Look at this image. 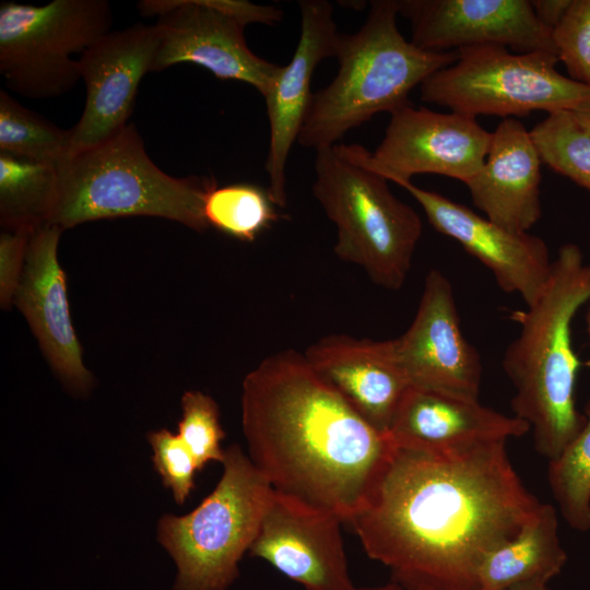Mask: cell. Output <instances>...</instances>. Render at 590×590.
<instances>
[{
	"instance_id": "obj_1",
	"label": "cell",
	"mask_w": 590,
	"mask_h": 590,
	"mask_svg": "<svg viewBox=\"0 0 590 590\" xmlns=\"http://www.w3.org/2000/svg\"><path fill=\"white\" fill-rule=\"evenodd\" d=\"M391 442V441H390ZM507 440L446 450L392 445L350 521L365 553L408 590H476L485 558L541 507Z\"/></svg>"
},
{
	"instance_id": "obj_2",
	"label": "cell",
	"mask_w": 590,
	"mask_h": 590,
	"mask_svg": "<svg viewBox=\"0 0 590 590\" xmlns=\"http://www.w3.org/2000/svg\"><path fill=\"white\" fill-rule=\"evenodd\" d=\"M248 457L276 492L350 523L391 447L293 350L266 357L241 386Z\"/></svg>"
},
{
	"instance_id": "obj_3",
	"label": "cell",
	"mask_w": 590,
	"mask_h": 590,
	"mask_svg": "<svg viewBox=\"0 0 590 590\" xmlns=\"http://www.w3.org/2000/svg\"><path fill=\"white\" fill-rule=\"evenodd\" d=\"M590 300V264L578 245H563L541 296L514 310L520 331L507 346L502 366L515 394L514 415L532 429L536 452L555 459L586 423L575 402L580 361L573 349L571 322Z\"/></svg>"
},
{
	"instance_id": "obj_4",
	"label": "cell",
	"mask_w": 590,
	"mask_h": 590,
	"mask_svg": "<svg viewBox=\"0 0 590 590\" xmlns=\"http://www.w3.org/2000/svg\"><path fill=\"white\" fill-rule=\"evenodd\" d=\"M398 14L396 0L373 1L364 25L340 34L338 73L312 95L297 139L302 146H331L376 114L408 105L415 86L458 59L457 50H425L405 39Z\"/></svg>"
},
{
	"instance_id": "obj_5",
	"label": "cell",
	"mask_w": 590,
	"mask_h": 590,
	"mask_svg": "<svg viewBox=\"0 0 590 590\" xmlns=\"http://www.w3.org/2000/svg\"><path fill=\"white\" fill-rule=\"evenodd\" d=\"M58 197L49 224L63 231L90 221L155 216L197 232L209 225L203 204L213 178L173 177L149 157L132 123L58 166Z\"/></svg>"
},
{
	"instance_id": "obj_6",
	"label": "cell",
	"mask_w": 590,
	"mask_h": 590,
	"mask_svg": "<svg viewBox=\"0 0 590 590\" xmlns=\"http://www.w3.org/2000/svg\"><path fill=\"white\" fill-rule=\"evenodd\" d=\"M366 151L342 143L317 150L312 193L337 227L335 255L396 291L411 270L422 221L368 166Z\"/></svg>"
},
{
	"instance_id": "obj_7",
	"label": "cell",
	"mask_w": 590,
	"mask_h": 590,
	"mask_svg": "<svg viewBox=\"0 0 590 590\" xmlns=\"http://www.w3.org/2000/svg\"><path fill=\"white\" fill-rule=\"evenodd\" d=\"M221 463L217 485L199 506L158 521V542L176 565L173 590L229 588L259 532L274 489L236 444Z\"/></svg>"
},
{
	"instance_id": "obj_8",
	"label": "cell",
	"mask_w": 590,
	"mask_h": 590,
	"mask_svg": "<svg viewBox=\"0 0 590 590\" xmlns=\"http://www.w3.org/2000/svg\"><path fill=\"white\" fill-rule=\"evenodd\" d=\"M458 59L428 76L420 86L424 102L476 118L494 115L524 117L571 110L590 101V85L560 74L557 55L512 54L503 46L457 50Z\"/></svg>"
},
{
	"instance_id": "obj_9",
	"label": "cell",
	"mask_w": 590,
	"mask_h": 590,
	"mask_svg": "<svg viewBox=\"0 0 590 590\" xmlns=\"http://www.w3.org/2000/svg\"><path fill=\"white\" fill-rule=\"evenodd\" d=\"M105 0H54L44 5H0V73L5 85L32 99L71 91L82 79L78 59L110 32Z\"/></svg>"
},
{
	"instance_id": "obj_10",
	"label": "cell",
	"mask_w": 590,
	"mask_h": 590,
	"mask_svg": "<svg viewBox=\"0 0 590 590\" xmlns=\"http://www.w3.org/2000/svg\"><path fill=\"white\" fill-rule=\"evenodd\" d=\"M138 8L143 15L158 16L152 71L191 62L219 79L245 82L264 97L282 69L249 49L245 25L229 14L227 0H144Z\"/></svg>"
},
{
	"instance_id": "obj_11",
	"label": "cell",
	"mask_w": 590,
	"mask_h": 590,
	"mask_svg": "<svg viewBox=\"0 0 590 590\" xmlns=\"http://www.w3.org/2000/svg\"><path fill=\"white\" fill-rule=\"evenodd\" d=\"M492 142L474 117L404 105L390 114L370 168L399 186L414 175L437 174L468 182L482 167Z\"/></svg>"
},
{
	"instance_id": "obj_12",
	"label": "cell",
	"mask_w": 590,
	"mask_h": 590,
	"mask_svg": "<svg viewBox=\"0 0 590 590\" xmlns=\"http://www.w3.org/2000/svg\"><path fill=\"white\" fill-rule=\"evenodd\" d=\"M390 342L411 387L479 400L481 357L461 331L452 285L439 270H429L412 323Z\"/></svg>"
},
{
	"instance_id": "obj_13",
	"label": "cell",
	"mask_w": 590,
	"mask_h": 590,
	"mask_svg": "<svg viewBox=\"0 0 590 590\" xmlns=\"http://www.w3.org/2000/svg\"><path fill=\"white\" fill-rule=\"evenodd\" d=\"M158 45L156 25L137 24L108 32L80 55L86 101L71 128L70 155L108 140L128 125L139 84L152 71Z\"/></svg>"
},
{
	"instance_id": "obj_14",
	"label": "cell",
	"mask_w": 590,
	"mask_h": 590,
	"mask_svg": "<svg viewBox=\"0 0 590 590\" xmlns=\"http://www.w3.org/2000/svg\"><path fill=\"white\" fill-rule=\"evenodd\" d=\"M334 514L273 491L248 554L307 590H355Z\"/></svg>"
},
{
	"instance_id": "obj_15",
	"label": "cell",
	"mask_w": 590,
	"mask_h": 590,
	"mask_svg": "<svg viewBox=\"0 0 590 590\" xmlns=\"http://www.w3.org/2000/svg\"><path fill=\"white\" fill-rule=\"evenodd\" d=\"M409 19L411 42L432 51L503 46L519 52L557 55L552 31L529 0H396Z\"/></svg>"
},
{
	"instance_id": "obj_16",
	"label": "cell",
	"mask_w": 590,
	"mask_h": 590,
	"mask_svg": "<svg viewBox=\"0 0 590 590\" xmlns=\"http://www.w3.org/2000/svg\"><path fill=\"white\" fill-rule=\"evenodd\" d=\"M401 187L422 206L430 225L482 262L504 292L519 294L527 306L538 300L553 262L542 238L510 232L467 205L420 188L412 181Z\"/></svg>"
},
{
	"instance_id": "obj_17",
	"label": "cell",
	"mask_w": 590,
	"mask_h": 590,
	"mask_svg": "<svg viewBox=\"0 0 590 590\" xmlns=\"http://www.w3.org/2000/svg\"><path fill=\"white\" fill-rule=\"evenodd\" d=\"M63 229L46 224L31 234L13 304L27 320L52 370L75 392L93 384L71 322L67 276L58 260Z\"/></svg>"
},
{
	"instance_id": "obj_18",
	"label": "cell",
	"mask_w": 590,
	"mask_h": 590,
	"mask_svg": "<svg viewBox=\"0 0 590 590\" xmlns=\"http://www.w3.org/2000/svg\"><path fill=\"white\" fill-rule=\"evenodd\" d=\"M300 35L291 61L276 76L263 97L270 126L266 170L269 192L276 206L286 205V164L298 139L312 95L311 78L316 67L334 57L340 34L331 3L324 0L299 1Z\"/></svg>"
},
{
	"instance_id": "obj_19",
	"label": "cell",
	"mask_w": 590,
	"mask_h": 590,
	"mask_svg": "<svg viewBox=\"0 0 590 590\" xmlns=\"http://www.w3.org/2000/svg\"><path fill=\"white\" fill-rule=\"evenodd\" d=\"M305 358L367 423L387 434L411 387L390 340L332 334L307 347Z\"/></svg>"
},
{
	"instance_id": "obj_20",
	"label": "cell",
	"mask_w": 590,
	"mask_h": 590,
	"mask_svg": "<svg viewBox=\"0 0 590 590\" xmlns=\"http://www.w3.org/2000/svg\"><path fill=\"white\" fill-rule=\"evenodd\" d=\"M542 160L530 131L516 118L503 119L480 170L465 182L486 219L515 233H528L542 215Z\"/></svg>"
},
{
	"instance_id": "obj_21",
	"label": "cell",
	"mask_w": 590,
	"mask_h": 590,
	"mask_svg": "<svg viewBox=\"0 0 590 590\" xmlns=\"http://www.w3.org/2000/svg\"><path fill=\"white\" fill-rule=\"evenodd\" d=\"M529 430L527 422L479 400L410 387L387 436L398 447L446 450L521 437Z\"/></svg>"
},
{
	"instance_id": "obj_22",
	"label": "cell",
	"mask_w": 590,
	"mask_h": 590,
	"mask_svg": "<svg viewBox=\"0 0 590 590\" xmlns=\"http://www.w3.org/2000/svg\"><path fill=\"white\" fill-rule=\"evenodd\" d=\"M566 562L567 553L558 534L557 510L543 503L533 521L485 558L476 590H507L528 581L548 583Z\"/></svg>"
},
{
	"instance_id": "obj_23",
	"label": "cell",
	"mask_w": 590,
	"mask_h": 590,
	"mask_svg": "<svg viewBox=\"0 0 590 590\" xmlns=\"http://www.w3.org/2000/svg\"><path fill=\"white\" fill-rule=\"evenodd\" d=\"M56 165L0 151V224L32 234L49 224L58 197Z\"/></svg>"
},
{
	"instance_id": "obj_24",
	"label": "cell",
	"mask_w": 590,
	"mask_h": 590,
	"mask_svg": "<svg viewBox=\"0 0 590 590\" xmlns=\"http://www.w3.org/2000/svg\"><path fill=\"white\" fill-rule=\"evenodd\" d=\"M71 129L64 130L0 91V151L58 166L70 155Z\"/></svg>"
},
{
	"instance_id": "obj_25",
	"label": "cell",
	"mask_w": 590,
	"mask_h": 590,
	"mask_svg": "<svg viewBox=\"0 0 590 590\" xmlns=\"http://www.w3.org/2000/svg\"><path fill=\"white\" fill-rule=\"evenodd\" d=\"M583 414L582 429L547 468L548 486L563 519L580 532L590 530V396Z\"/></svg>"
},
{
	"instance_id": "obj_26",
	"label": "cell",
	"mask_w": 590,
	"mask_h": 590,
	"mask_svg": "<svg viewBox=\"0 0 590 590\" xmlns=\"http://www.w3.org/2000/svg\"><path fill=\"white\" fill-rule=\"evenodd\" d=\"M268 189L252 184L219 187L204 198L203 213L209 226L243 241L255 240L279 217Z\"/></svg>"
},
{
	"instance_id": "obj_27",
	"label": "cell",
	"mask_w": 590,
	"mask_h": 590,
	"mask_svg": "<svg viewBox=\"0 0 590 590\" xmlns=\"http://www.w3.org/2000/svg\"><path fill=\"white\" fill-rule=\"evenodd\" d=\"M530 134L542 163L590 192V135L568 110L547 114Z\"/></svg>"
},
{
	"instance_id": "obj_28",
	"label": "cell",
	"mask_w": 590,
	"mask_h": 590,
	"mask_svg": "<svg viewBox=\"0 0 590 590\" xmlns=\"http://www.w3.org/2000/svg\"><path fill=\"white\" fill-rule=\"evenodd\" d=\"M182 416L178 436L193 456L199 471L209 462L224 459L221 441L225 433L220 424L216 402L201 391H186L181 398Z\"/></svg>"
},
{
	"instance_id": "obj_29",
	"label": "cell",
	"mask_w": 590,
	"mask_h": 590,
	"mask_svg": "<svg viewBox=\"0 0 590 590\" xmlns=\"http://www.w3.org/2000/svg\"><path fill=\"white\" fill-rule=\"evenodd\" d=\"M552 35L568 76L590 85V0H571Z\"/></svg>"
},
{
	"instance_id": "obj_30",
	"label": "cell",
	"mask_w": 590,
	"mask_h": 590,
	"mask_svg": "<svg viewBox=\"0 0 590 590\" xmlns=\"http://www.w3.org/2000/svg\"><path fill=\"white\" fill-rule=\"evenodd\" d=\"M153 450V464L164 486L168 487L177 504L181 505L194 489L197 462L188 447L168 429L152 432L148 436Z\"/></svg>"
},
{
	"instance_id": "obj_31",
	"label": "cell",
	"mask_w": 590,
	"mask_h": 590,
	"mask_svg": "<svg viewBox=\"0 0 590 590\" xmlns=\"http://www.w3.org/2000/svg\"><path fill=\"white\" fill-rule=\"evenodd\" d=\"M30 234L2 231L0 235V303L8 308L23 272Z\"/></svg>"
},
{
	"instance_id": "obj_32",
	"label": "cell",
	"mask_w": 590,
	"mask_h": 590,
	"mask_svg": "<svg viewBox=\"0 0 590 590\" xmlns=\"http://www.w3.org/2000/svg\"><path fill=\"white\" fill-rule=\"evenodd\" d=\"M571 0H532L534 13L542 25L553 32L559 24Z\"/></svg>"
},
{
	"instance_id": "obj_33",
	"label": "cell",
	"mask_w": 590,
	"mask_h": 590,
	"mask_svg": "<svg viewBox=\"0 0 590 590\" xmlns=\"http://www.w3.org/2000/svg\"><path fill=\"white\" fill-rule=\"evenodd\" d=\"M576 123L590 135V101L569 110Z\"/></svg>"
},
{
	"instance_id": "obj_34",
	"label": "cell",
	"mask_w": 590,
	"mask_h": 590,
	"mask_svg": "<svg viewBox=\"0 0 590 590\" xmlns=\"http://www.w3.org/2000/svg\"><path fill=\"white\" fill-rule=\"evenodd\" d=\"M507 590H551L545 582L528 581L511 586Z\"/></svg>"
},
{
	"instance_id": "obj_35",
	"label": "cell",
	"mask_w": 590,
	"mask_h": 590,
	"mask_svg": "<svg viewBox=\"0 0 590 590\" xmlns=\"http://www.w3.org/2000/svg\"><path fill=\"white\" fill-rule=\"evenodd\" d=\"M355 590H408V589L390 580L389 582L385 585H379V586H374V587H356Z\"/></svg>"
},
{
	"instance_id": "obj_36",
	"label": "cell",
	"mask_w": 590,
	"mask_h": 590,
	"mask_svg": "<svg viewBox=\"0 0 590 590\" xmlns=\"http://www.w3.org/2000/svg\"><path fill=\"white\" fill-rule=\"evenodd\" d=\"M589 247H590V240H589ZM587 332H588V335H589V340H590V306H589V309H588V312H587Z\"/></svg>"
}]
</instances>
